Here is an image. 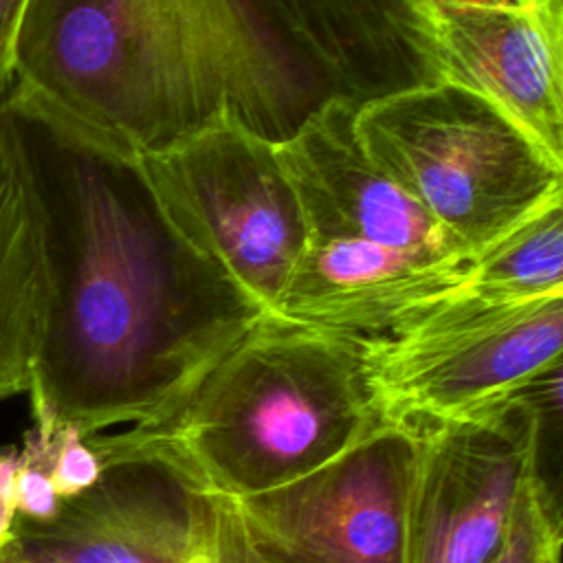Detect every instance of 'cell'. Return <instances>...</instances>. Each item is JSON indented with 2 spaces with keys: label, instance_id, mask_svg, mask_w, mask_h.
Masks as SVG:
<instances>
[{
  "label": "cell",
  "instance_id": "cell-6",
  "mask_svg": "<svg viewBox=\"0 0 563 563\" xmlns=\"http://www.w3.org/2000/svg\"><path fill=\"white\" fill-rule=\"evenodd\" d=\"M563 295L488 299L462 288L383 336L369 363L387 420L433 424L508 398L561 363Z\"/></svg>",
  "mask_w": 563,
  "mask_h": 563
},
{
  "label": "cell",
  "instance_id": "cell-21",
  "mask_svg": "<svg viewBox=\"0 0 563 563\" xmlns=\"http://www.w3.org/2000/svg\"><path fill=\"white\" fill-rule=\"evenodd\" d=\"M7 9H9V15L13 20V33H15V22H18V13H20V7H22V0H4Z\"/></svg>",
  "mask_w": 563,
  "mask_h": 563
},
{
  "label": "cell",
  "instance_id": "cell-17",
  "mask_svg": "<svg viewBox=\"0 0 563 563\" xmlns=\"http://www.w3.org/2000/svg\"><path fill=\"white\" fill-rule=\"evenodd\" d=\"M46 440L51 477L62 501L79 495L99 479L103 457L95 449L90 435H81L75 429H59Z\"/></svg>",
  "mask_w": 563,
  "mask_h": 563
},
{
  "label": "cell",
  "instance_id": "cell-4",
  "mask_svg": "<svg viewBox=\"0 0 563 563\" xmlns=\"http://www.w3.org/2000/svg\"><path fill=\"white\" fill-rule=\"evenodd\" d=\"M354 134L369 161L471 255L563 191V163L453 81L356 106Z\"/></svg>",
  "mask_w": 563,
  "mask_h": 563
},
{
  "label": "cell",
  "instance_id": "cell-12",
  "mask_svg": "<svg viewBox=\"0 0 563 563\" xmlns=\"http://www.w3.org/2000/svg\"><path fill=\"white\" fill-rule=\"evenodd\" d=\"M352 106L442 81L429 0H262Z\"/></svg>",
  "mask_w": 563,
  "mask_h": 563
},
{
  "label": "cell",
  "instance_id": "cell-16",
  "mask_svg": "<svg viewBox=\"0 0 563 563\" xmlns=\"http://www.w3.org/2000/svg\"><path fill=\"white\" fill-rule=\"evenodd\" d=\"M62 506L55 490L48 462V440L35 429L24 435V446L18 451L15 473V517L22 521H48Z\"/></svg>",
  "mask_w": 563,
  "mask_h": 563
},
{
  "label": "cell",
  "instance_id": "cell-15",
  "mask_svg": "<svg viewBox=\"0 0 563 563\" xmlns=\"http://www.w3.org/2000/svg\"><path fill=\"white\" fill-rule=\"evenodd\" d=\"M561 515L541 497L532 479L517 504L510 530L488 563H559Z\"/></svg>",
  "mask_w": 563,
  "mask_h": 563
},
{
  "label": "cell",
  "instance_id": "cell-18",
  "mask_svg": "<svg viewBox=\"0 0 563 563\" xmlns=\"http://www.w3.org/2000/svg\"><path fill=\"white\" fill-rule=\"evenodd\" d=\"M172 563H268L253 545L242 519L209 526Z\"/></svg>",
  "mask_w": 563,
  "mask_h": 563
},
{
  "label": "cell",
  "instance_id": "cell-1",
  "mask_svg": "<svg viewBox=\"0 0 563 563\" xmlns=\"http://www.w3.org/2000/svg\"><path fill=\"white\" fill-rule=\"evenodd\" d=\"M26 128L57 249L26 387L33 429L92 435L158 422L266 310L174 233L134 163Z\"/></svg>",
  "mask_w": 563,
  "mask_h": 563
},
{
  "label": "cell",
  "instance_id": "cell-5",
  "mask_svg": "<svg viewBox=\"0 0 563 563\" xmlns=\"http://www.w3.org/2000/svg\"><path fill=\"white\" fill-rule=\"evenodd\" d=\"M134 165L174 233L271 312L308 238L277 143L227 121Z\"/></svg>",
  "mask_w": 563,
  "mask_h": 563
},
{
  "label": "cell",
  "instance_id": "cell-20",
  "mask_svg": "<svg viewBox=\"0 0 563 563\" xmlns=\"http://www.w3.org/2000/svg\"><path fill=\"white\" fill-rule=\"evenodd\" d=\"M0 563H22V559H20V554H18L9 532L0 537Z\"/></svg>",
  "mask_w": 563,
  "mask_h": 563
},
{
  "label": "cell",
  "instance_id": "cell-13",
  "mask_svg": "<svg viewBox=\"0 0 563 563\" xmlns=\"http://www.w3.org/2000/svg\"><path fill=\"white\" fill-rule=\"evenodd\" d=\"M55 286V222L37 150L0 101V402L26 394Z\"/></svg>",
  "mask_w": 563,
  "mask_h": 563
},
{
  "label": "cell",
  "instance_id": "cell-7",
  "mask_svg": "<svg viewBox=\"0 0 563 563\" xmlns=\"http://www.w3.org/2000/svg\"><path fill=\"white\" fill-rule=\"evenodd\" d=\"M420 424L383 420L334 460L238 499L268 563H409Z\"/></svg>",
  "mask_w": 563,
  "mask_h": 563
},
{
  "label": "cell",
  "instance_id": "cell-9",
  "mask_svg": "<svg viewBox=\"0 0 563 563\" xmlns=\"http://www.w3.org/2000/svg\"><path fill=\"white\" fill-rule=\"evenodd\" d=\"M442 81L497 106L563 163V0H429Z\"/></svg>",
  "mask_w": 563,
  "mask_h": 563
},
{
  "label": "cell",
  "instance_id": "cell-3",
  "mask_svg": "<svg viewBox=\"0 0 563 563\" xmlns=\"http://www.w3.org/2000/svg\"><path fill=\"white\" fill-rule=\"evenodd\" d=\"M372 336L264 317L163 420L130 427L244 499L334 460L385 418Z\"/></svg>",
  "mask_w": 563,
  "mask_h": 563
},
{
  "label": "cell",
  "instance_id": "cell-14",
  "mask_svg": "<svg viewBox=\"0 0 563 563\" xmlns=\"http://www.w3.org/2000/svg\"><path fill=\"white\" fill-rule=\"evenodd\" d=\"M462 290L508 301L563 295V191L475 253Z\"/></svg>",
  "mask_w": 563,
  "mask_h": 563
},
{
  "label": "cell",
  "instance_id": "cell-10",
  "mask_svg": "<svg viewBox=\"0 0 563 563\" xmlns=\"http://www.w3.org/2000/svg\"><path fill=\"white\" fill-rule=\"evenodd\" d=\"M354 110L350 101L332 97L277 143L308 238L471 255L369 161L354 134Z\"/></svg>",
  "mask_w": 563,
  "mask_h": 563
},
{
  "label": "cell",
  "instance_id": "cell-2",
  "mask_svg": "<svg viewBox=\"0 0 563 563\" xmlns=\"http://www.w3.org/2000/svg\"><path fill=\"white\" fill-rule=\"evenodd\" d=\"M332 97L262 0H22L2 101L134 163L227 121L282 143Z\"/></svg>",
  "mask_w": 563,
  "mask_h": 563
},
{
  "label": "cell",
  "instance_id": "cell-11",
  "mask_svg": "<svg viewBox=\"0 0 563 563\" xmlns=\"http://www.w3.org/2000/svg\"><path fill=\"white\" fill-rule=\"evenodd\" d=\"M473 255H438L363 240L306 238L273 314L325 330L383 336L462 288Z\"/></svg>",
  "mask_w": 563,
  "mask_h": 563
},
{
  "label": "cell",
  "instance_id": "cell-8",
  "mask_svg": "<svg viewBox=\"0 0 563 563\" xmlns=\"http://www.w3.org/2000/svg\"><path fill=\"white\" fill-rule=\"evenodd\" d=\"M545 372L508 398L420 427L409 563H488L497 554L519 497L534 479L537 400Z\"/></svg>",
  "mask_w": 563,
  "mask_h": 563
},
{
  "label": "cell",
  "instance_id": "cell-19",
  "mask_svg": "<svg viewBox=\"0 0 563 563\" xmlns=\"http://www.w3.org/2000/svg\"><path fill=\"white\" fill-rule=\"evenodd\" d=\"M15 473L18 449L0 451V537L11 530L15 517Z\"/></svg>",
  "mask_w": 563,
  "mask_h": 563
}]
</instances>
